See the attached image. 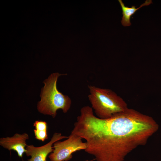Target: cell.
Wrapping results in <instances>:
<instances>
[{"label": "cell", "mask_w": 161, "mask_h": 161, "mask_svg": "<svg viewBox=\"0 0 161 161\" xmlns=\"http://www.w3.org/2000/svg\"><path fill=\"white\" fill-rule=\"evenodd\" d=\"M159 128L152 117L133 109L101 119L87 106L81 109L71 133L86 140L85 151L97 161H124L134 150L145 145Z\"/></svg>", "instance_id": "1"}, {"label": "cell", "mask_w": 161, "mask_h": 161, "mask_svg": "<svg viewBox=\"0 0 161 161\" xmlns=\"http://www.w3.org/2000/svg\"><path fill=\"white\" fill-rule=\"evenodd\" d=\"M66 74L53 73L44 81V86L42 89L40 95L41 99L37 105L39 112L55 118L58 110L61 109L64 113H66L69 109L72 104L71 99L59 92L57 87L58 77Z\"/></svg>", "instance_id": "2"}, {"label": "cell", "mask_w": 161, "mask_h": 161, "mask_svg": "<svg viewBox=\"0 0 161 161\" xmlns=\"http://www.w3.org/2000/svg\"><path fill=\"white\" fill-rule=\"evenodd\" d=\"M88 88L89 100L98 118H109L128 108L124 100L112 90L91 85Z\"/></svg>", "instance_id": "3"}, {"label": "cell", "mask_w": 161, "mask_h": 161, "mask_svg": "<svg viewBox=\"0 0 161 161\" xmlns=\"http://www.w3.org/2000/svg\"><path fill=\"white\" fill-rule=\"evenodd\" d=\"M82 139L80 137L71 134L65 140L55 142L53 144V151L48 156L50 161L70 160L73 153L86 149V143L83 142Z\"/></svg>", "instance_id": "4"}, {"label": "cell", "mask_w": 161, "mask_h": 161, "mask_svg": "<svg viewBox=\"0 0 161 161\" xmlns=\"http://www.w3.org/2000/svg\"><path fill=\"white\" fill-rule=\"evenodd\" d=\"M68 137L62 135L60 133H55L50 141L46 144L40 147H35L33 145L27 146L25 153L27 156H31L26 161H48L47 156L53 150V144L56 142L67 138Z\"/></svg>", "instance_id": "5"}, {"label": "cell", "mask_w": 161, "mask_h": 161, "mask_svg": "<svg viewBox=\"0 0 161 161\" xmlns=\"http://www.w3.org/2000/svg\"><path fill=\"white\" fill-rule=\"evenodd\" d=\"M29 138V135L26 133L21 134L16 133L12 137L0 138V145L10 151H16L18 157H22L26 151V141Z\"/></svg>", "instance_id": "6"}, {"label": "cell", "mask_w": 161, "mask_h": 161, "mask_svg": "<svg viewBox=\"0 0 161 161\" xmlns=\"http://www.w3.org/2000/svg\"><path fill=\"white\" fill-rule=\"evenodd\" d=\"M118 1L120 5L122 11L123 16L121 21L122 25L124 27L131 25L130 18L137 10L144 6H148L152 3L151 0H146L144 3L141 4L138 8H136L134 5L130 7L125 6L122 0H118Z\"/></svg>", "instance_id": "7"}, {"label": "cell", "mask_w": 161, "mask_h": 161, "mask_svg": "<svg viewBox=\"0 0 161 161\" xmlns=\"http://www.w3.org/2000/svg\"><path fill=\"white\" fill-rule=\"evenodd\" d=\"M33 130L35 138L38 140L44 142L48 138L47 125L45 121L37 120L34 122Z\"/></svg>", "instance_id": "8"}, {"label": "cell", "mask_w": 161, "mask_h": 161, "mask_svg": "<svg viewBox=\"0 0 161 161\" xmlns=\"http://www.w3.org/2000/svg\"><path fill=\"white\" fill-rule=\"evenodd\" d=\"M91 161L88 160H85V161Z\"/></svg>", "instance_id": "9"}]
</instances>
